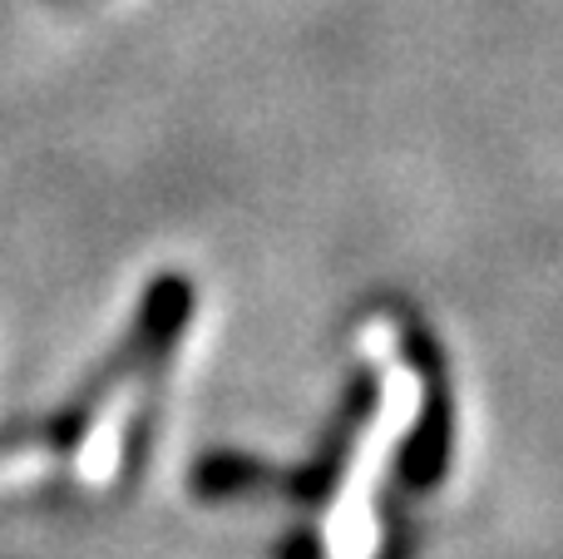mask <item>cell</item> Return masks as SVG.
<instances>
[{"label": "cell", "mask_w": 563, "mask_h": 559, "mask_svg": "<svg viewBox=\"0 0 563 559\" xmlns=\"http://www.w3.org/2000/svg\"><path fill=\"white\" fill-rule=\"evenodd\" d=\"M371 357L380 372V396L371 412L366 431L356 436V451L346 461L336 495L327 505V525H321V559H371L380 540V515H376V495L386 481L390 461H396L406 431L420 416V376L410 372V362L396 352V332L376 327L366 337Z\"/></svg>", "instance_id": "obj_1"}]
</instances>
